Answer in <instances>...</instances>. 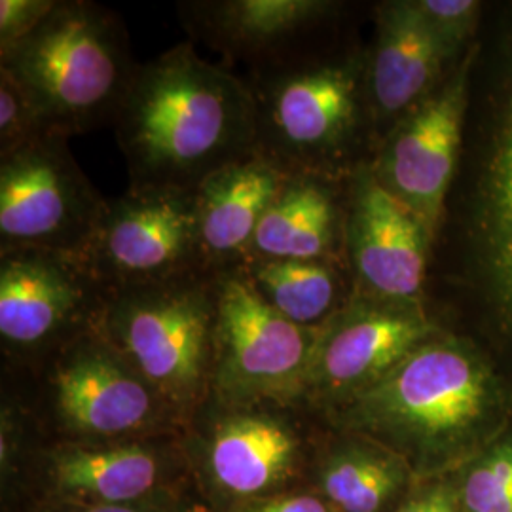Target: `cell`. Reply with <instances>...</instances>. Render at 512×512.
I'll return each instance as SVG.
<instances>
[{"label": "cell", "instance_id": "1", "mask_svg": "<svg viewBox=\"0 0 512 512\" xmlns=\"http://www.w3.org/2000/svg\"><path fill=\"white\" fill-rule=\"evenodd\" d=\"M112 126L129 184L196 190L255 152V97L243 78L186 40L139 65Z\"/></svg>", "mask_w": 512, "mask_h": 512}, {"label": "cell", "instance_id": "2", "mask_svg": "<svg viewBox=\"0 0 512 512\" xmlns=\"http://www.w3.org/2000/svg\"><path fill=\"white\" fill-rule=\"evenodd\" d=\"M0 69L29 93L54 137L71 139L114 122L139 63L116 12L57 0L29 37L0 52Z\"/></svg>", "mask_w": 512, "mask_h": 512}, {"label": "cell", "instance_id": "3", "mask_svg": "<svg viewBox=\"0 0 512 512\" xmlns=\"http://www.w3.org/2000/svg\"><path fill=\"white\" fill-rule=\"evenodd\" d=\"M219 272L110 293L99 332L181 421L211 399Z\"/></svg>", "mask_w": 512, "mask_h": 512}, {"label": "cell", "instance_id": "4", "mask_svg": "<svg viewBox=\"0 0 512 512\" xmlns=\"http://www.w3.org/2000/svg\"><path fill=\"white\" fill-rule=\"evenodd\" d=\"M245 82L255 97V152L287 173L332 181H348L363 169L351 150L366 124H374L366 61L323 55Z\"/></svg>", "mask_w": 512, "mask_h": 512}, {"label": "cell", "instance_id": "5", "mask_svg": "<svg viewBox=\"0 0 512 512\" xmlns=\"http://www.w3.org/2000/svg\"><path fill=\"white\" fill-rule=\"evenodd\" d=\"M490 404L492 384L482 363L463 346L435 336L332 412L351 429L429 454L476 427Z\"/></svg>", "mask_w": 512, "mask_h": 512}, {"label": "cell", "instance_id": "6", "mask_svg": "<svg viewBox=\"0 0 512 512\" xmlns=\"http://www.w3.org/2000/svg\"><path fill=\"white\" fill-rule=\"evenodd\" d=\"M317 329H304L268 306L241 268L219 272L213 403L306 404Z\"/></svg>", "mask_w": 512, "mask_h": 512}, {"label": "cell", "instance_id": "7", "mask_svg": "<svg viewBox=\"0 0 512 512\" xmlns=\"http://www.w3.org/2000/svg\"><path fill=\"white\" fill-rule=\"evenodd\" d=\"M44 391L69 442L137 440L183 423L99 329L46 359Z\"/></svg>", "mask_w": 512, "mask_h": 512}, {"label": "cell", "instance_id": "8", "mask_svg": "<svg viewBox=\"0 0 512 512\" xmlns=\"http://www.w3.org/2000/svg\"><path fill=\"white\" fill-rule=\"evenodd\" d=\"M80 256L109 293L209 270L194 190L129 184Z\"/></svg>", "mask_w": 512, "mask_h": 512}, {"label": "cell", "instance_id": "9", "mask_svg": "<svg viewBox=\"0 0 512 512\" xmlns=\"http://www.w3.org/2000/svg\"><path fill=\"white\" fill-rule=\"evenodd\" d=\"M67 143L48 137L0 160V253L80 255L90 243L109 200L78 167Z\"/></svg>", "mask_w": 512, "mask_h": 512}, {"label": "cell", "instance_id": "10", "mask_svg": "<svg viewBox=\"0 0 512 512\" xmlns=\"http://www.w3.org/2000/svg\"><path fill=\"white\" fill-rule=\"evenodd\" d=\"M109 296L80 255L48 249L0 253L2 348L21 359H48L99 329Z\"/></svg>", "mask_w": 512, "mask_h": 512}, {"label": "cell", "instance_id": "11", "mask_svg": "<svg viewBox=\"0 0 512 512\" xmlns=\"http://www.w3.org/2000/svg\"><path fill=\"white\" fill-rule=\"evenodd\" d=\"M435 336L437 327L423 306L353 296L317 329L306 404L327 412L348 403Z\"/></svg>", "mask_w": 512, "mask_h": 512}, {"label": "cell", "instance_id": "12", "mask_svg": "<svg viewBox=\"0 0 512 512\" xmlns=\"http://www.w3.org/2000/svg\"><path fill=\"white\" fill-rule=\"evenodd\" d=\"M433 238L378 181L372 167L348 181L346 262L355 296L421 306Z\"/></svg>", "mask_w": 512, "mask_h": 512}, {"label": "cell", "instance_id": "13", "mask_svg": "<svg viewBox=\"0 0 512 512\" xmlns=\"http://www.w3.org/2000/svg\"><path fill=\"white\" fill-rule=\"evenodd\" d=\"M338 8L327 0H198L181 2L179 14L190 37L255 78L323 57L311 42Z\"/></svg>", "mask_w": 512, "mask_h": 512}, {"label": "cell", "instance_id": "14", "mask_svg": "<svg viewBox=\"0 0 512 512\" xmlns=\"http://www.w3.org/2000/svg\"><path fill=\"white\" fill-rule=\"evenodd\" d=\"M465 90L463 71L440 84L385 135L370 164L378 181L421 220L433 241L458 164Z\"/></svg>", "mask_w": 512, "mask_h": 512}, {"label": "cell", "instance_id": "15", "mask_svg": "<svg viewBox=\"0 0 512 512\" xmlns=\"http://www.w3.org/2000/svg\"><path fill=\"white\" fill-rule=\"evenodd\" d=\"M308 404L209 403L203 454L220 492L239 499L268 497L294 475L304 450L298 408Z\"/></svg>", "mask_w": 512, "mask_h": 512}, {"label": "cell", "instance_id": "16", "mask_svg": "<svg viewBox=\"0 0 512 512\" xmlns=\"http://www.w3.org/2000/svg\"><path fill=\"white\" fill-rule=\"evenodd\" d=\"M450 52L423 18L416 0L385 2L366 59V93L374 126L385 135L440 88Z\"/></svg>", "mask_w": 512, "mask_h": 512}, {"label": "cell", "instance_id": "17", "mask_svg": "<svg viewBox=\"0 0 512 512\" xmlns=\"http://www.w3.org/2000/svg\"><path fill=\"white\" fill-rule=\"evenodd\" d=\"M289 175L251 152L198 184V228L209 270L224 272L247 262L256 230Z\"/></svg>", "mask_w": 512, "mask_h": 512}, {"label": "cell", "instance_id": "18", "mask_svg": "<svg viewBox=\"0 0 512 512\" xmlns=\"http://www.w3.org/2000/svg\"><path fill=\"white\" fill-rule=\"evenodd\" d=\"M348 181L291 173L256 230L249 258L346 262Z\"/></svg>", "mask_w": 512, "mask_h": 512}, {"label": "cell", "instance_id": "19", "mask_svg": "<svg viewBox=\"0 0 512 512\" xmlns=\"http://www.w3.org/2000/svg\"><path fill=\"white\" fill-rule=\"evenodd\" d=\"M475 251L490 308L512 334V74L476 188Z\"/></svg>", "mask_w": 512, "mask_h": 512}, {"label": "cell", "instance_id": "20", "mask_svg": "<svg viewBox=\"0 0 512 512\" xmlns=\"http://www.w3.org/2000/svg\"><path fill=\"white\" fill-rule=\"evenodd\" d=\"M50 476L63 501L141 505L162 478V459L143 440L69 442L50 452Z\"/></svg>", "mask_w": 512, "mask_h": 512}, {"label": "cell", "instance_id": "21", "mask_svg": "<svg viewBox=\"0 0 512 512\" xmlns=\"http://www.w3.org/2000/svg\"><path fill=\"white\" fill-rule=\"evenodd\" d=\"M239 268L268 306L304 329H321L355 296L346 262L249 258Z\"/></svg>", "mask_w": 512, "mask_h": 512}, {"label": "cell", "instance_id": "22", "mask_svg": "<svg viewBox=\"0 0 512 512\" xmlns=\"http://www.w3.org/2000/svg\"><path fill=\"white\" fill-rule=\"evenodd\" d=\"M406 482L403 459L370 444L336 446L319 473V486L332 509L380 512Z\"/></svg>", "mask_w": 512, "mask_h": 512}, {"label": "cell", "instance_id": "23", "mask_svg": "<svg viewBox=\"0 0 512 512\" xmlns=\"http://www.w3.org/2000/svg\"><path fill=\"white\" fill-rule=\"evenodd\" d=\"M54 137L35 101L18 80L0 69V160Z\"/></svg>", "mask_w": 512, "mask_h": 512}, {"label": "cell", "instance_id": "24", "mask_svg": "<svg viewBox=\"0 0 512 512\" xmlns=\"http://www.w3.org/2000/svg\"><path fill=\"white\" fill-rule=\"evenodd\" d=\"M469 512H512V444L482 459L463 488Z\"/></svg>", "mask_w": 512, "mask_h": 512}, {"label": "cell", "instance_id": "25", "mask_svg": "<svg viewBox=\"0 0 512 512\" xmlns=\"http://www.w3.org/2000/svg\"><path fill=\"white\" fill-rule=\"evenodd\" d=\"M423 18L454 55L475 27L478 2L473 0H416Z\"/></svg>", "mask_w": 512, "mask_h": 512}, {"label": "cell", "instance_id": "26", "mask_svg": "<svg viewBox=\"0 0 512 512\" xmlns=\"http://www.w3.org/2000/svg\"><path fill=\"white\" fill-rule=\"evenodd\" d=\"M55 6L57 0H0V52L29 37Z\"/></svg>", "mask_w": 512, "mask_h": 512}, {"label": "cell", "instance_id": "27", "mask_svg": "<svg viewBox=\"0 0 512 512\" xmlns=\"http://www.w3.org/2000/svg\"><path fill=\"white\" fill-rule=\"evenodd\" d=\"M239 512H332V507L325 497L296 492L247 501Z\"/></svg>", "mask_w": 512, "mask_h": 512}, {"label": "cell", "instance_id": "28", "mask_svg": "<svg viewBox=\"0 0 512 512\" xmlns=\"http://www.w3.org/2000/svg\"><path fill=\"white\" fill-rule=\"evenodd\" d=\"M399 512H458V509L444 490H429L420 497L410 499Z\"/></svg>", "mask_w": 512, "mask_h": 512}, {"label": "cell", "instance_id": "29", "mask_svg": "<svg viewBox=\"0 0 512 512\" xmlns=\"http://www.w3.org/2000/svg\"><path fill=\"white\" fill-rule=\"evenodd\" d=\"M44 512H148L141 505H86V503H73L61 501Z\"/></svg>", "mask_w": 512, "mask_h": 512}, {"label": "cell", "instance_id": "30", "mask_svg": "<svg viewBox=\"0 0 512 512\" xmlns=\"http://www.w3.org/2000/svg\"><path fill=\"white\" fill-rule=\"evenodd\" d=\"M179 512H209V509L202 505V503H188Z\"/></svg>", "mask_w": 512, "mask_h": 512}]
</instances>
